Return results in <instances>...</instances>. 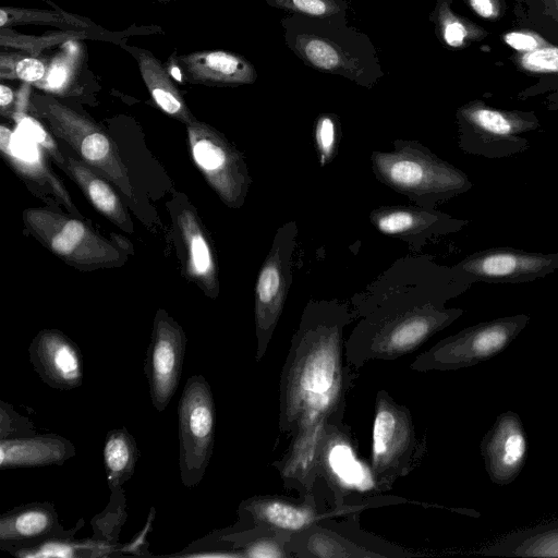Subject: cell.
<instances>
[{"label": "cell", "instance_id": "obj_1", "mask_svg": "<svg viewBox=\"0 0 558 558\" xmlns=\"http://www.w3.org/2000/svg\"><path fill=\"white\" fill-rule=\"evenodd\" d=\"M345 306L311 302L305 307L282 365L279 381V428L292 435L310 424L344 418L355 373L344 353Z\"/></svg>", "mask_w": 558, "mask_h": 558}, {"label": "cell", "instance_id": "obj_2", "mask_svg": "<svg viewBox=\"0 0 558 558\" xmlns=\"http://www.w3.org/2000/svg\"><path fill=\"white\" fill-rule=\"evenodd\" d=\"M287 47L307 66L373 88L385 76L371 38L347 17L290 14L281 20Z\"/></svg>", "mask_w": 558, "mask_h": 558}, {"label": "cell", "instance_id": "obj_3", "mask_svg": "<svg viewBox=\"0 0 558 558\" xmlns=\"http://www.w3.org/2000/svg\"><path fill=\"white\" fill-rule=\"evenodd\" d=\"M462 313L434 303L374 310L345 340L347 362L357 369L372 361L400 359L417 350Z\"/></svg>", "mask_w": 558, "mask_h": 558}, {"label": "cell", "instance_id": "obj_4", "mask_svg": "<svg viewBox=\"0 0 558 558\" xmlns=\"http://www.w3.org/2000/svg\"><path fill=\"white\" fill-rule=\"evenodd\" d=\"M371 161L378 181L418 206L433 208L472 187L464 172L416 141H395L391 151H373Z\"/></svg>", "mask_w": 558, "mask_h": 558}, {"label": "cell", "instance_id": "obj_5", "mask_svg": "<svg viewBox=\"0 0 558 558\" xmlns=\"http://www.w3.org/2000/svg\"><path fill=\"white\" fill-rule=\"evenodd\" d=\"M29 107L81 161L114 184L129 199L135 198L128 168L114 141L94 120L49 95H33Z\"/></svg>", "mask_w": 558, "mask_h": 558}, {"label": "cell", "instance_id": "obj_6", "mask_svg": "<svg viewBox=\"0 0 558 558\" xmlns=\"http://www.w3.org/2000/svg\"><path fill=\"white\" fill-rule=\"evenodd\" d=\"M425 440L418 439L410 410L386 390L375 398L369 466L379 492L389 490L422 460Z\"/></svg>", "mask_w": 558, "mask_h": 558}, {"label": "cell", "instance_id": "obj_7", "mask_svg": "<svg viewBox=\"0 0 558 558\" xmlns=\"http://www.w3.org/2000/svg\"><path fill=\"white\" fill-rule=\"evenodd\" d=\"M23 221L28 232L46 248L81 270L120 267L125 253L90 225L50 208H27Z\"/></svg>", "mask_w": 558, "mask_h": 558}, {"label": "cell", "instance_id": "obj_8", "mask_svg": "<svg viewBox=\"0 0 558 558\" xmlns=\"http://www.w3.org/2000/svg\"><path fill=\"white\" fill-rule=\"evenodd\" d=\"M178 426L181 482L191 489L204 477L215 439L216 408L203 375L186 379L178 404Z\"/></svg>", "mask_w": 558, "mask_h": 558}, {"label": "cell", "instance_id": "obj_9", "mask_svg": "<svg viewBox=\"0 0 558 558\" xmlns=\"http://www.w3.org/2000/svg\"><path fill=\"white\" fill-rule=\"evenodd\" d=\"M459 145L468 154L502 158L526 150L524 133L539 126L533 112L506 111L469 102L457 111Z\"/></svg>", "mask_w": 558, "mask_h": 558}, {"label": "cell", "instance_id": "obj_10", "mask_svg": "<svg viewBox=\"0 0 558 558\" xmlns=\"http://www.w3.org/2000/svg\"><path fill=\"white\" fill-rule=\"evenodd\" d=\"M529 320L527 315L520 314L463 329L418 354L410 368L426 373L473 366L504 350Z\"/></svg>", "mask_w": 558, "mask_h": 558}, {"label": "cell", "instance_id": "obj_11", "mask_svg": "<svg viewBox=\"0 0 558 558\" xmlns=\"http://www.w3.org/2000/svg\"><path fill=\"white\" fill-rule=\"evenodd\" d=\"M185 126L195 165L228 207L240 208L252 182L242 155L211 125L196 120Z\"/></svg>", "mask_w": 558, "mask_h": 558}, {"label": "cell", "instance_id": "obj_12", "mask_svg": "<svg viewBox=\"0 0 558 558\" xmlns=\"http://www.w3.org/2000/svg\"><path fill=\"white\" fill-rule=\"evenodd\" d=\"M296 234L298 228L294 221L280 227L258 272L255 287V360L257 363L262 361L268 349L292 283L291 260Z\"/></svg>", "mask_w": 558, "mask_h": 558}, {"label": "cell", "instance_id": "obj_13", "mask_svg": "<svg viewBox=\"0 0 558 558\" xmlns=\"http://www.w3.org/2000/svg\"><path fill=\"white\" fill-rule=\"evenodd\" d=\"M368 506V500L355 499L344 506L327 508L323 501H318L314 492L300 501L280 496H254L240 504L238 523H241L240 530L262 526L292 535L337 515L359 512Z\"/></svg>", "mask_w": 558, "mask_h": 558}, {"label": "cell", "instance_id": "obj_14", "mask_svg": "<svg viewBox=\"0 0 558 558\" xmlns=\"http://www.w3.org/2000/svg\"><path fill=\"white\" fill-rule=\"evenodd\" d=\"M356 445L344 421L327 424L320 449L319 478H324L332 493L335 506L353 501L355 494L380 493L371 466L359 458Z\"/></svg>", "mask_w": 558, "mask_h": 558}, {"label": "cell", "instance_id": "obj_15", "mask_svg": "<svg viewBox=\"0 0 558 558\" xmlns=\"http://www.w3.org/2000/svg\"><path fill=\"white\" fill-rule=\"evenodd\" d=\"M185 349L183 328L165 310H158L144 361L150 401L158 412L166 410L178 389Z\"/></svg>", "mask_w": 558, "mask_h": 558}, {"label": "cell", "instance_id": "obj_16", "mask_svg": "<svg viewBox=\"0 0 558 558\" xmlns=\"http://www.w3.org/2000/svg\"><path fill=\"white\" fill-rule=\"evenodd\" d=\"M469 284L524 283L558 269V253L526 252L512 247H493L476 252L453 266Z\"/></svg>", "mask_w": 558, "mask_h": 558}, {"label": "cell", "instance_id": "obj_17", "mask_svg": "<svg viewBox=\"0 0 558 558\" xmlns=\"http://www.w3.org/2000/svg\"><path fill=\"white\" fill-rule=\"evenodd\" d=\"M29 361L39 378L58 390L83 383L84 362L77 344L58 329H41L28 347Z\"/></svg>", "mask_w": 558, "mask_h": 558}, {"label": "cell", "instance_id": "obj_18", "mask_svg": "<svg viewBox=\"0 0 558 558\" xmlns=\"http://www.w3.org/2000/svg\"><path fill=\"white\" fill-rule=\"evenodd\" d=\"M371 223L383 234L397 236L412 246L435 235L457 232L468 223L423 206H384L369 214Z\"/></svg>", "mask_w": 558, "mask_h": 558}, {"label": "cell", "instance_id": "obj_19", "mask_svg": "<svg viewBox=\"0 0 558 558\" xmlns=\"http://www.w3.org/2000/svg\"><path fill=\"white\" fill-rule=\"evenodd\" d=\"M0 150L8 163L24 179L51 194L74 217H81L63 183L49 169L45 150L20 131L0 125Z\"/></svg>", "mask_w": 558, "mask_h": 558}, {"label": "cell", "instance_id": "obj_20", "mask_svg": "<svg viewBox=\"0 0 558 558\" xmlns=\"http://www.w3.org/2000/svg\"><path fill=\"white\" fill-rule=\"evenodd\" d=\"M185 82L218 87H235L256 82L255 66L243 56L228 50L172 53Z\"/></svg>", "mask_w": 558, "mask_h": 558}, {"label": "cell", "instance_id": "obj_21", "mask_svg": "<svg viewBox=\"0 0 558 558\" xmlns=\"http://www.w3.org/2000/svg\"><path fill=\"white\" fill-rule=\"evenodd\" d=\"M328 423L320 421L298 429L286 453L272 464L284 487L301 497L312 494L319 480L320 449Z\"/></svg>", "mask_w": 558, "mask_h": 558}, {"label": "cell", "instance_id": "obj_22", "mask_svg": "<svg viewBox=\"0 0 558 558\" xmlns=\"http://www.w3.org/2000/svg\"><path fill=\"white\" fill-rule=\"evenodd\" d=\"M481 450L493 482L512 481L526 456V438L519 417L512 412L500 415L484 437Z\"/></svg>", "mask_w": 558, "mask_h": 558}, {"label": "cell", "instance_id": "obj_23", "mask_svg": "<svg viewBox=\"0 0 558 558\" xmlns=\"http://www.w3.org/2000/svg\"><path fill=\"white\" fill-rule=\"evenodd\" d=\"M175 223L185 248L187 275L206 295L215 299L219 293V280L208 233L191 206L177 210Z\"/></svg>", "mask_w": 558, "mask_h": 558}, {"label": "cell", "instance_id": "obj_24", "mask_svg": "<svg viewBox=\"0 0 558 558\" xmlns=\"http://www.w3.org/2000/svg\"><path fill=\"white\" fill-rule=\"evenodd\" d=\"M290 546L294 557L353 558L384 557L368 545L345 532L344 522L323 521L291 535Z\"/></svg>", "mask_w": 558, "mask_h": 558}, {"label": "cell", "instance_id": "obj_25", "mask_svg": "<svg viewBox=\"0 0 558 558\" xmlns=\"http://www.w3.org/2000/svg\"><path fill=\"white\" fill-rule=\"evenodd\" d=\"M65 532L54 505L48 501L16 506L0 518V547L32 545L45 537Z\"/></svg>", "mask_w": 558, "mask_h": 558}, {"label": "cell", "instance_id": "obj_26", "mask_svg": "<svg viewBox=\"0 0 558 558\" xmlns=\"http://www.w3.org/2000/svg\"><path fill=\"white\" fill-rule=\"evenodd\" d=\"M76 454L75 446L57 434L0 439V469L62 465Z\"/></svg>", "mask_w": 558, "mask_h": 558}, {"label": "cell", "instance_id": "obj_27", "mask_svg": "<svg viewBox=\"0 0 558 558\" xmlns=\"http://www.w3.org/2000/svg\"><path fill=\"white\" fill-rule=\"evenodd\" d=\"M120 46L135 59L151 98L165 113L185 125L197 120L173 83L167 68L151 51L125 43Z\"/></svg>", "mask_w": 558, "mask_h": 558}, {"label": "cell", "instance_id": "obj_28", "mask_svg": "<svg viewBox=\"0 0 558 558\" xmlns=\"http://www.w3.org/2000/svg\"><path fill=\"white\" fill-rule=\"evenodd\" d=\"M35 25L52 26L59 31H78L98 34L106 41L121 45L124 39L132 36L129 31L109 32L95 24L88 17L66 12L58 7L54 10L27 9L15 7L0 8V28H12L13 26Z\"/></svg>", "mask_w": 558, "mask_h": 558}, {"label": "cell", "instance_id": "obj_29", "mask_svg": "<svg viewBox=\"0 0 558 558\" xmlns=\"http://www.w3.org/2000/svg\"><path fill=\"white\" fill-rule=\"evenodd\" d=\"M65 171L81 187L90 204L112 223L126 232L133 231V223L114 190L102 175L72 155H65Z\"/></svg>", "mask_w": 558, "mask_h": 558}, {"label": "cell", "instance_id": "obj_30", "mask_svg": "<svg viewBox=\"0 0 558 558\" xmlns=\"http://www.w3.org/2000/svg\"><path fill=\"white\" fill-rule=\"evenodd\" d=\"M290 534L267 527L254 526L234 530L220 536V544L250 558H289L294 557L290 546Z\"/></svg>", "mask_w": 558, "mask_h": 558}, {"label": "cell", "instance_id": "obj_31", "mask_svg": "<svg viewBox=\"0 0 558 558\" xmlns=\"http://www.w3.org/2000/svg\"><path fill=\"white\" fill-rule=\"evenodd\" d=\"M102 457L107 484L113 492L132 477L141 452L133 435L122 426L107 433Z\"/></svg>", "mask_w": 558, "mask_h": 558}, {"label": "cell", "instance_id": "obj_32", "mask_svg": "<svg viewBox=\"0 0 558 558\" xmlns=\"http://www.w3.org/2000/svg\"><path fill=\"white\" fill-rule=\"evenodd\" d=\"M452 0H437L429 14L438 40L448 48L459 49L483 37L484 32L451 8Z\"/></svg>", "mask_w": 558, "mask_h": 558}, {"label": "cell", "instance_id": "obj_33", "mask_svg": "<svg viewBox=\"0 0 558 558\" xmlns=\"http://www.w3.org/2000/svg\"><path fill=\"white\" fill-rule=\"evenodd\" d=\"M84 525L81 519L80 523L73 530L65 531L60 534L45 537L32 545L11 547L9 550L12 555L22 558H73L82 556H94L95 545L90 539L76 542L74 535L78 529Z\"/></svg>", "mask_w": 558, "mask_h": 558}, {"label": "cell", "instance_id": "obj_34", "mask_svg": "<svg viewBox=\"0 0 558 558\" xmlns=\"http://www.w3.org/2000/svg\"><path fill=\"white\" fill-rule=\"evenodd\" d=\"M84 39L104 40L101 36L89 32L57 31L32 36L14 32L12 28H0L1 49L19 51L38 58L45 50Z\"/></svg>", "mask_w": 558, "mask_h": 558}, {"label": "cell", "instance_id": "obj_35", "mask_svg": "<svg viewBox=\"0 0 558 558\" xmlns=\"http://www.w3.org/2000/svg\"><path fill=\"white\" fill-rule=\"evenodd\" d=\"M46 63L29 54L1 49L0 52V78L20 80L26 83H36L46 75Z\"/></svg>", "mask_w": 558, "mask_h": 558}, {"label": "cell", "instance_id": "obj_36", "mask_svg": "<svg viewBox=\"0 0 558 558\" xmlns=\"http://www.w3.org/2000/svg\"><path fill=\"white\" fill-rule=\"evenodd\" d=\"M276 9L312 17H347L348 2L345 0H266Z\"/></svg>", "mask_w": 558, "mask_h": 558}, {"label": "cell", "instance_id": "obj_37", "mask_svg": "<svg viewBox=\"0 0 558 558\" xmlns=\"http://www.w3.org/2000/svg\"><path fill=\"white\" fill-rule=\"evenodd\" d=\"M12 119L16 123V130L36 142L47 153L53 161L64 168L65 157L59 149L57 142L53 140L49 130L43 126L40 122L21 111H15Z\"/></svg>", "mask_w": 558, "mask_h": 558}, {"label": "cell", "instance_id": "obj_38", "mask_svg": "<svg viewBox=\"0 0 558 558\" xmlns=\"http://www.w3.org/2000/svg\"><path fill=\"white\" fill-rule=\"evenodd\" d=\"M339 137V121L337 116L323 113L315 120L314 138L320 166L333 158Z\"/></svg>", "mask_w": 558, "mask_h": 558}, {"label": "cell", "instance_id": "obj_39", "mask_svg": "<svg viewBox=\"0 0 558 558\" xmlns=\"http://www.w3.org/2000/svg\"><path fill=\"white\" fill-rule=\"evenodd\" d=\"M36 433L35 425L27 417L17 413L5 401H0V439L29 436Z\"/></svg>", "mask_w": 558, "mask_h": 558}, {"label": "cell", "instance_id": "obj_40", "mask_svg": "<svg viewBox=\"0 0 558 558\" xmlns=\"http://www.w3.org/2000/svg\"><path fill=\"white\" fill-rule=\"evenodd\" d=\"M525 550L526 555L558 556V531L535 538Z\"/></svg>", "mask_w": 558, "mask_h": 558}, {"label": "cell", "instance_id": "obj_41", "mask_svg": "<svg viewBox=\"0 0 558 558\" xmlns=\"http://www.w3.org/2000/svg\"><path fill=\"white\" fill-rule=\"evenodd\" d=\"M506 43L519 51H531L537 46L536 39L524 33H510L505 36Z\"/></svg>", "mask_w": 558, "mask_h": 558}, {"label": "cell", "instance_id": "obj_42", "mask_svg": "<svg viewBox=\"0 0 558 558\" xmlns=\"http://www.w3.org/2000/svg\"><path fill=\"white\" fill-rule=\"evenodd\" d=\"M0 111L3 117L12 118L15 113L14 93L10 86L0 84Z\"/></svg>", "mask_w": 558, "mask_h": 558}, {"label": "cell", "instance_id": "obj_43", "mask_svg": "<svg viewBox=\"0 0 558 558\" xmlns=\"http://www.w3.org/2000/svg\"><path fill=\"white\" fill-rule=\"evenodd\" d=\"M471 9L484 19L497 16V2L495 0H468Z\"/></svg>", "mask_w": 558, "mask_h": 558}, {"label": "cell", "instance_id": "obj_44", "mask_svg": "<svg viewBox=\"0 0 558 558\" xmlns=\"http://www.w3.org/2000/svg\"><path fill=\"white\" fill-rule=\"evenodd\" d=\"M150 1L167 3V2H171V1H175V0H150Z\"/></svg>", "mask_w": 558, "mask_h": 558}, {"label": "cell", "instance_id": "obj_45", "mask_svg": "<svg viewBox=\"0 0 558 558\" xmlns=\"http://www.w3.org/2000/svg\"><path fill=\"white\" fill-rule=\"evenodd\" d=\"M554 3L557 7V11H558V0H555Z\"/></svg>", "mask_w": 558, "mask_h": 558}]
</instances>
